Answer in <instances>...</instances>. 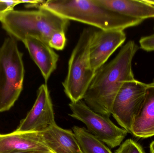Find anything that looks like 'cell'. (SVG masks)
Segmentation results:
<instances>
[{
	"instance_id": "cell-1",
	"label": "cell",
	"mask_w": 154,
	"mask_h": 153,
	"mask_svg": "<svg viewBox=\"0 0 154 153\" xmlns=\"http://www.w3.org/2000/svg\"><path fill=\"white\" fill-rule=\"evenodd\" d=\"M139 49L133 40L121 48L116 57L95 72L83 101L95 112L109 117L119 91L125 82L135 80L132 61Z\"/></svg>"
},
{
	"instance_id": "cell-2",
	"label": "cell",
	"mask_w": 154,
	"mask_h": 153,
	"mask_svg": "<svg viewBox=\"0 0 154 153\" xmlns=\"http://www.w3.org/2000/svg\"><path fill=\"white\" fill-rule=\"evenodd\" d=\"M53 12L67 19L85 23L100 30H123L141 24L133 19L105 8L96 0H48L38 7Z\"/></svg>"
},
{
	"instance_id": "cell-3",
	"label": "cell",
	"mask_w": 154,
	"mask_h": 153,
	"mask_svg": "<svg viewBox=\"0 0 154 153\" xmlns=\"http://www.w3.org/2000/svg\"><path fill=\"white\" fill-rule=\"evenodd\" d=\"M0 22L4 29L17 40L23 42L26 37H33L48 44L55 33H66L69 25V20L44 8L13 10L5 13Z\"/></svg>"
},
{
	"instance_id": "cell-4",
	"label": "cell",
	"mask_w": 154,
	"mask_h": 153,
	"mask_svg": "<svg viewBox=\"0 0 154 153\" xmlns=\"http://www.w3.org/2000/svg\"><path fill=\"white\" fill-rule=\"evenodd\" d=\"M23 55L17 40L11 36L0 47V112L11 109L21 93L25 73Z\"/></svg>"
},
{
	"instance_id": "cell-5",
	"label": "cell",
	"mask_w": 154,
	"mask_h": 153,
	"mask_svg": "<svg viewBox=\"0 0 154 153\" xmlns=\"http://www.w3.org/2000/svg\"><path fill=\"white\" fill-rule=\"evenodd\" d=\"M94 31L91 28H84L69 61L67 75L62 85L66 95L73 103L83 99L95 75L89 56Z\"/></svg>"
},
{
	"instance_id": "cell-6",
	"label": "cell",
	"mask_w": 154,
	"mask_h": 153,
	"mask_svg": "<svg viewBox=\"0 0 154 153\" xmlns=\"http://www.w3.org/2000/svg\"><path fill=\"white\" fill-rule=\"evenodd\" d=\"M69 116L85 124L87 130L111 148L120 145L128 133L117 126L109 117L100 115L91 109L82 100L69 104Z\"/></svg>"
},
{
	"instance_id": "cell-7",
	"label": "cell",
	"mask_w": 154,
	"mask_h": 153,
	"mask_svg": "<svg viewBox=\"0 0 154 153\" xmlns=\"http://www.w3.org/2000/svg\"><path fill=\"white\" fill-rule=\"evenodd\" d=\"M146 85L135 79L125 82L114 100L111 115L128 133H131L133 121L143 101Z\"/></svg>"
},
{
	"instance_id": "cell-8",
	"label": "cell",
	"mask_w": 154,
	"mask_h": 153,
	"mask_svg": "<svg viewBox=\"0 0 154 153\" xmlns=\"http://www.w3.org/2000/svg\"><path fill=\"white\" fill-rule=\"evenodd\" d=\"M53 104L47 84L37 92L35 103L15 130L17 133H41L56 125Z\"/></svg>"
},
{
	"instance_id": "cell-9",
	"label": "cell",
	"mask_w": 154,
	"mask_h": 153,
	"mask_svg": "<svg viewBox=\"0 0 154 153\" xmlns=\"http://www.w3.org/2000/svg\"><path fill=\"white\" fill-rule=\"evenodd\" d=\"M126 39V35L123 30L94 31L90 46L89 56L91 68L95 72L106 64Z\"/></svg>"
},
{
	"instance_id": "cell-10",
	"label": "cell",
	"mask_w": 154,
	"mask_h": 153,
	"mask_svg": "<svg viewBox=\"0 0 154 153\" xmlns=\"http://www.w3.org/2000/svg\"><path fill=\"white\" fill-rule=\"evenodd\" d=\"M17 152H51L44 143L40 133L0 134V153Z\"/></svg>"
},
{
	"instance_id": "cell-11",
	"label": "cell",
	"mask_w": 154,
	"mask_h": 153,
	"mask_svg": "<svg viewBox=\"0 0 154 153\" xmlns=\"http://www.w3.org/2000/svg\"><path fill=\"white\" fill-rule=\"evenodd\" d=\"M23 43L37 66L47 84L52 73L57 69L59 56L46 42L33 37H26Z\"/></svg>"
},
{
	"instance_id": "cell-12",
	"label": "cell",
	"mask_w": 154,
	"mask_h": 153,
	"mask_svg": "<svg viewBox=\"0 0 154 153\" xmlns=\"http://www.w3.org/2000/svg\"><path fill=\"white\" fill-rule=\"evenodd\" d=\"M131 134L139 138L154 136V80L146 84L144 99L133 121Z\"/></svg>"
},
{
	"instance_id": "cell-13",
	"label": "cell",
	"mask_w": 154,
	"mask_h": 153,
	"mask_svg": "<svg viewBox=\"0 0 154 153\" xmlns=\"http://www.w3.org/2000/svg\"><path fill=\"white\" fill-rule=\"evenodd\" d=\"M41 136L44 143L54 153H82L73 131L54 125Z\"/></svg>"
},
{
	"instance_id": "cell-14",
	"label": "cell",
	"mask_w": 154,
	"mask_h": 153,
	"mask_svg": "<svg viewBox=\"0 0 154 153\" xmlns=\"http://www.w3.org/2000/svg\"><path fill=\"white\" fill-rule=\"evenodd\" d=\"M105 8L133 19L144 20L154 18V6L143 1L96 0Z\"/></svg>"
},
{
	"instance_id": "cell-15",
	"label": "cell",
	"mask_w": 154,
	"mask_h": 153,
	"mask_svg": "<svg viewBox=\"0 0 154 153\" xmlns=\"http://www.w3.org/2000/svg\"><path fill=\"white\" fill-rule=\"evenodd\" d=\"M82 153H113L105 143L84 128H72Z\"/></svg>"
},
{
	"instance_id": "cell-16",
	"label": "cell",
	"mask_w": 154,
	"mask_h": 153,
	"mask_svg": "<svg viewBox=\"0 0 154 153\" xmlns=\"http://www.w3.org/2000/svg\"><path fill=\"white\" fill-rule=\"evenodd\" d=\"M115 153H145L142 146L131 139L123 143Z\"/></svg>"
},
{
	"instance_id": "cell-17",
	"label": "cell",
	"mask_w": 154,
	"mask_h": 153,
	"mask_svg": "<svg viewBox=\"0 0 154 153\" xmlns=\"http://www.w3.org/2000/svg\"><path fill=\"white\" fill-rule=\"evenodd\" d=\"M66 33L62 32L55 33L51 38L48 45L53 49L57 50H63L66 44Z\"/></svg>"
},
{
	"instance_id": "cell-18",
	"label": "cell",
	"mask_w": 154,
	"mask_h": 153,
	"mask_svg": "<svg viewBox=\"0 0 154 153\" xmlns=\"http://www.w3.org/2000/svg\"><path fill=\"white\" fill-rule=\"evenodd\" d=\"M21 4L20 0L1 1L0 0V20L3 16L10 11L12 10L17 4Z\"/></svg>"
},
{
	"instance_id": "cell-19",
	"label": "cell",
	"mask_w": 154,
	"mask_h": 153,
	"mask_svg": "<svg viewBox=\"0 0 154 153\" xmlns=\"http://www.w3.org/2000/svg\"><path fill=\"white\" fill-rule=\"evenodd\" d=\"M140 47L147 52L154 51V34L142 37L139 40Z\"/></svg>"
},
{
	"instance_id": "cell-20",
	"label": "cell",
	"mask_w": 154,
	"mask_h": 153,
	"mask_svg": "<svg viewBox=\"0 0 154 153\" xmlns=\"http://www.w3.org/2000/svg\"><path fill=\"white\" fill-rule=\"evenodd\" d=\"M11 153H54L52 152H17Z\"/></svg>"
},
{
	"instance_id": "cell-21",
	"label": "cell",
	"mask_w": 154,
	"mask_h": 153,
	"mask_svg": "<svg viewBox=\"0 0 154 153\" xmlns=\"http://www.w3.org/2000/svg\"><path fill=\"white\" fill-rule=\"evenodd\" d=\"M150 152L151 153H154V141L152 142V143L150 145Z\"/></svg>"
},
{
	"instance_id": "cell-22",
	"label": "cell",
	"mask_w": 154,
	"mask_h": 153,
	"mask_svg": "<svg viewBox=\"0 0 154 153\" xmlns=\"http://www.w3.org/2000/svg\"><path fill=\"white\" fill-rule=\"evenodd\" d=\"M146 2L154 6V0H144Z\"/></svg>"
}]
</instances>
